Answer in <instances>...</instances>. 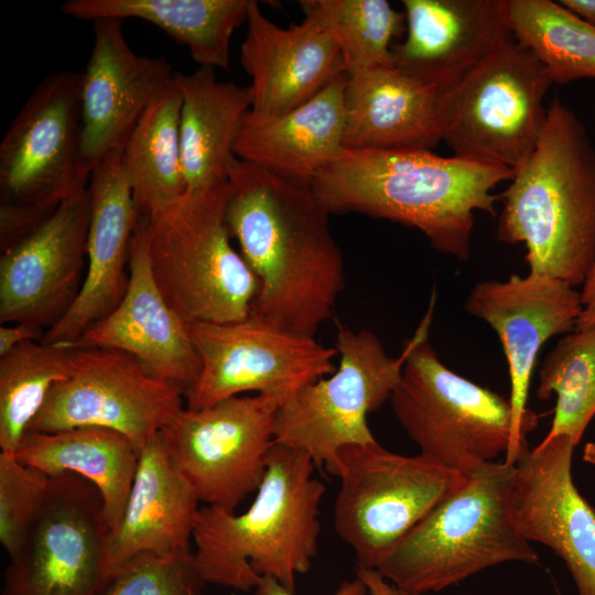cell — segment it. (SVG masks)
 Masks as SVG:
<instances>
[{"instance_id":"1","label":"cell","mask_w":595,"mask_h":595,"mask_svg":"<svg viewBox=\"0 0 595 595\" xmlns=\"http://www.w3.org/2000/svg\"><path fill=\"white\" fill-rule=\"evenodd\" d=\"M226 223L259 289L250 314L314 336L345 288L328 209L311 184L236 155L227 166Z\"/></svg>"},{"instance_id":"2","label":"cell","mask_w":595,"mask_h":595,"mask_svg":"<svg viewBox=\"0 0 595 595\" xmlns=\"http://www.w3.org/2000/svg\"><path fill=\"white\" fill-rule=\"evenodd\" d=\"M515 171L431 150L344 149L311 181L328 212L359 213L422 231L441 253L467 261L475 212L496 215L493 190Z\"/></svg>"},{"instance_id":"3","label":"cell","mask_w":595,"mask_h":595,"mask_svg":"<svg viewBox=\"0 0 595 595\" xmlns=\"http://www.w3.org/2000/svg\"><path fill=\"white\" fill-rule=\"evenodd\" d=\"M306 454L274 442L264 477L242 513L207 506L193 532L195 567L204 581L241 592L272 576L290 592L317 554L325 485Z\"/></svg>"},{"instance_id":"4","label":"cell","mask_w":595,"mask_h":595,"mask_svg":"<svg viewBox=\"0 0 595 595\" xmlns=\"http://www.w3.org/2000/svg\"><path fill=\"white\" fill-rule=\"evenodd\" d=\"M500 195L497 236L524 244L530 272L580 285L595 264V148L554 98L537 147Z\"/></svg>"},{"instance_id":"5","label":"cell","mask_w":595,"mask_h":595,"mask_svg":"<svg viewBox=\"0 0 595 595\" xmlns=\"http://www.w3.org/2000/svg\"><path fill=\"white\" fill-rule=\"evenodd\" d=\"M515 465L488 462L439 504L376 569L414 595L440 592L506 562L538 564L539 555L510 511Z\"/></svg>"},{"instance_id":"6","label":"cell","mask_w":595,"mask_h":595,"mask_svg":"<svg viewBox=\"0 0 595 595\" xmlns=\"http://www.w3.org/2000/svg\"><path fill=\"white\" fill-rule=\"evenodd\" d=\"M227 178L153 209L144 218L151 272L186 324L247 318L259 282L231 245Z\"/></svg>"},{"instance_id":"7","label":"cell","mask_w":595,"mask_h":595,"mask_svg":"<svg viewBox=\"0 0 595 595\" xmlns=\"http://www.w3.org/2000/svg\"><path fill=\"white\" fill-rule=\"evenodd\" d=\"M82 73L45 77L0 144L1 251L29 235L68 196L88 186L82 156Z\"/></svg>"},{"instance_id":"8","label":"cell","mask_w":595,"mask_h":595,"mask_svg":"<svg viewBox=\"0 0 595 595\" xmlns=\"http://www.w3.org/2000/svg\"><path fill=\"white\" fill-rule=\"evenodd\" d=\"M435 291L410 337L411 348L390 396L398 422L420 454L467 474L495 462L513 439L509 399L447 368L429 342Z\"/></svg>"},{"instance_id":"9","label":"cell","mask_w":595,"mask_h":595,"mask_svg":"<svg viewBox=\"0 0 595 595\" xmlns=\"http://www.w3.org/2000/svg\"><path fill=\"white\" fill-rule=\"evenodd\" d=\"M545 67L515 37L439 90L441 141L454 155L520 169L547 121Z\"/></svg>"},{"instance_id":"10","label":"cell","mask_w":595,"mask_h":595,"mask_svg":"<svg viewBox=\"0 0 595 595\" xmlns=\"http://www.w3.org/2000/svg\"><path fill=\"white\" fill-rule=\"evenodd\" d=\"M334 476L340 480L335 531L353 549L357 567L374 570L466 482V474L421 454L390 452L377 441L340 448Z\"/></svg>"},{"instance_id":"11","label":"cell","mask_w":595,"mask_h":595,"mask_svg":"<svg viewBox=\"0 0 595 595\" xmlns=\"http://www.w3.org/2000/svg\"><path fill=\"white\" fill-rule=\"evenodd\" d=\"M335 348L338 367L289 397L277 411L273 429L275 443L306 454L332 476L340 448L376 441L367 418L390 399L411 339L391 357L370 331L338 323Z\"/></svg>"},{"instance_id":"12","label":"cell","mask_w":595,"mask_h":595,"mask_svg":"<svg viewBox=\"0 0 595 595\" xmlns=\"http://www.w3.org/2000/svg\"><path fill=\"white\" fill-rule=\"evenodd\" d=\"M274 394H242L204 409L184 407L161 431L170 457L199 501L235 511L259 488L274 444Z\"/></svg>"},{"instance_id":"13","label":"cell","mask_w":595,"mask_h":595,"mask_svg":"<svg viewBox=\"0 0 595 595\" xmlns=\"http://www.w3.org/2000/svg\"><path fill=\"white\" fill-rule=\"evenodd\" d=\"M201 360L186 408L204 409L248 392L288 399L335 370L336 348L253 315L229 323L188 324Z\"/></svg>"},{"instance_id":"14","label":"cell","mask_w":595,"mask_h":595,"mask_svg":"<svg viewBox=\"0 0 595 595\" xmlns=\"http://www.w3.org/2000/svg\"><path fill=\"white\" fill-rule=\"evenodd\" d=\"M109 527L97 488L66 473L50 486L26 538L10 558L1 595H104Z\"/></svg>"},{"instance_id":"15","label":"cell","mask_w":595,"mask_h":595,"mask_svg":"<svg viewBox=\"0 0 595 595\" xmlns=\"http://www.w3.org/2000/svg\"><path fill=\"white\" fill-rule=\"evenodd\" d=\"M184 391L156 379L130 355L74 346L66 379L51 389L28 431L109 429L140 448L184 408Z\"/></svg>"},{"instance_id":"16","label":"cell","mask_w":595,"mask_h":595,"mask_svg":"<svg viewBox=\"0 0 595 595\" xmlns=\"http://www.w3.org/2000/svg\"><path fill=\"white\" fill-rule=\"evenodd\" d=\"M464 307L495 329L506 355L513 439L504 462L515 465L529 447L527 434L540 420L527 405L538 354L550 338L575 328L582 310L580 292L565 281L529 272L526 277L512 274L506 281L477 283Z\"/></svg>"},{"instance_id":"17","label":"cell","mask_w":595,"mask_h":595,"mask_svg":"<svg viewBox=\"0 0 595 595\" xmlns=\"http://www.w3.org/2000/svg\"><path fill=\"white\" fill-rule=\"evenodd\" d=\"M89 223L87 186L2 250L1 324L24 323L47 331L67 312L85 278Z\"/></svg>"},{"instance_id":"18","label":"cell","mask_w":595,"mask_h":595,"mask_svg":"<svg viewBox=\"0 0 595 595\" xmlns=\"http://www.w3.org/2000/svg\"><path fill=\"white\" fill-rule=\"evenodd\" d=\"M574 447L565 435L528 447L515 464L510 511L527 541L563 560L578 595H595V509L573 482Z\"/></svg>"},{"instance_id":"19","label":"cell","mask_w":595,"mask_h":595,"mask_svg":"<svg viewBox=\"0 0 595 595\" xmlns=\"http://www.w3.org/2000/svg\"><path fill=\"white\" fill-rule=\"evenodd\" d=\"M94 44L80 80L82 156L93 167L121 149L148 108L174 83L164 57L136 54L122 20L93 21Z\"/></svg>"},{"instance_id":"20","label":"cell","mask_w":595,"mask_h":595,"mask_svg":"<svg viewBox=\"0 0 595 595\" xmlns=\"http://www.w3.org/2000/svg\"><path fill=\"white\" fill-rule=\"evenodd\" d=\"M116 349L133 357L152 377L185 392L197 380L201 360L186 324L160 292L140 216L130 248L129 284L120 303L74 344Z\"/></svg>"},{"instance_id":"21","label":"cell","mask_w":595,"mask_h":595,"mask_svg":"<svg viewBox=\"0 0 595 595\" xmlns=\"http://www.w3.org/2000/svg\"><path fill=\"white\" fill-rule=\"evenodd\" d=\"M87 266L80 291L41 342L74 345L122 300L129 284L131 241L140 218L121 166V149L91 170Z\"/></svg>"},{"instance_id":"22","label":"cell","mask_w":595,"mask_h":595,"mask_svg":"<svg viewBox=\"0 0 595 595\" xmlns=\"http://www.w3.org/2000/svg\"><path fill=\"white\" fill-rule=\"evenodd\" d=\"M240 63L251 78L248 115L257 120L288 113L347 75L338 46L324 31L306 19L282 29L255 0L240 46Z\"/></svg>"},{"instance_id":"23","label":"cell","mask_w":595,"mask_h":595,"mask_svg":"<svg viewBox=\"0 0 595 595\" xmlns=\"http://www.w3.org/2000/svg\"><path fill=\"white\" fill-rule=\"evenodd\" d=\"M407 35L393 66L442 90L513 39L508 0H403Z\"/></svg>"},{"instance_id":"24","label":"cell","mask_w":595,"mask_h":595,"mask_svg":"<svg viewBox=\"0 0 595 595\" xmlns=\"http://www.w3.org/2000/svg\"><path fill=\"white\" fill-rule=\"evenodd\" d=\"M198 502L174 466L160 432L140 448L123 515L108 534L106 571L111 581L137 556L192 552Z\"/></svg>"},{"instance_id":"25","label":"cell","mask_w":595,"mask_h":595,"mask_svg":"<svg viewBox=\"0 0 595 595\" xmlns=\"http://www.w3.org/2000/svg\"><path fill=\"white\" fill-rule=\"evenodd\" d=\"M437 98V88L394 66L348 76L344 149L431 150L441 142Z\"/></svg>"},{"instance_id":"26","label":"cell","mask_w":595,"mask_h":595,"mask_svg":"<svg viewBox=\"0 0 595 595\" xmlns=\"http://www.w3.org/2000/svg\"><path fill=\"white\" fill-rule=\"evenodd\" d=\"M347 78L348 75L338 78L280 117L257 120L247 115L234 154L284 177L311 184L344 150Z\"/></svg>"},{"instance_id":"27","label":"cell","mask_w":595,"mask_h":595,"mask_svg":"<svg viewBox=\"0 0 595 595\" xmlns=\"http://www.w3.org/2000/svg\"><path fill=\"white\" fill-rule=\"evenodd\" d=\"M13 455L50 477L71 473L91 483L112 531L123 515L140 451L119 432L79 426L56 432L28 431Z\"/></svg>"},{"instance_id":"28","label":"cell","mask_w":595,"mask_h":595,"mask_svg":"<svg viewBox=\"0 0 595 595\" xmlns=\"http://www.w3.org/2000/svg\"><path fill=\"white\" fill-rule=\"evenodd\" d=\"M182 98L180 140L186 191L225 180L234 145L251 108L250 88L218 80L215 68L175 73Z\"/></svg>"},{"instance_id":"29","label":"cell","mask_w":595,"mask_h":595,"mask_svg":"<svg viewBox=\"0 0 595 595\" xmlns=\"http://www.w3.org/2000/svg\"><path fill=\"white\" fill-rule=\"evenodd\" d=\"M252 0H66L61 11L74 19L128 18L150 22L186 46L201 66L229 68L237 28L247 23Z\"/></svg>"},{"instance_id":"30","label":"cell","mask_w":595,"mask_h":595,"mask_svg":"<svg viewBox=\"0 0 595 595\" xmlns=\"http://www.w3.org/2000/svg\"><path fill=\"white\" fill-rule=\"evenodd\" d=\"M182 98L173 85L143 113L121 148V166L140 216L186 192L180 120Z\"/></svg>"},{"instance_id":"31","label":"cell","mask_w":595,"mask_h":595,"mask_svg":"<svg viewBox=\"0 0 595 595\" xmlns=\"http://www.w3.org/2000/svg\"><path fill=\"white\" fill-rule=\"evenodd\" d=\"M515 39L545 67L552 84L595 78V25L560 1L508 0Z\"/></svg>"},{"instance_id":"32","label":"cell","mask_w":595,"mask_h":595,"mask_svg":"<svg viewBox=\"0 0 595 595\" xmlns=\"http://www.w3.org/2000/svg\"><path fill=\"white\" fill-rule=\"evenodd\" d=\"M73 345L28 340L0 357V448L13 454L51 389L67 378Z\"/></svg>"},{"instance_id":"33","label":"cell","mask_w":595,"mask_h":595,"mask_svg":"<svg viewBox=\"0 0 595 595\" xmlns=\"http://www.w3.org/2000/svg\"><path fill=\"white\" fill-rule=\"evenodd\" d=\"M304 19L338 46L347 75L393 66L391 41L407 31L404 12L386 0H301Z\"/></svg>"},{"instance_id":"34","label":"cell","mask_w":595,"mask_h":595,"mask_svg":"<svg viewBox=\"0 0 595 595\" xmlns=\"http://www.w3.org/2000/svg\"><path fill=\"white\" fill-rule=\"evenodd\" d=\"M556 396L547 439L570 437L575 445L595 415V327L573 329L547 355L539 371L537 396Z\"/></svg>"},{"instance_id":"35","label":"cell","mask_w":595,"mask_h":595,"mask_svg":"<svg viewBox=\"0 0 595 595\" xmlns=\"http://www.w3.org/2000/svg\"><path fill=\"white\" fill-rule=\"evenodd\" d=\"M51 477L0 452V541L9 558L23 544L46 496Z\"/></svg>"},{"instance_id":"36","label":"cell","mask_w":595,"mask_h":595,"mask_svg":"<svg viewBox=\"0 0 595 595\" xmlns=\"http://www.w3.org/2000/svg\"><path fill=\"white\" fill-rule=\"evenodd\" d=\"M203 585L193 551L167 556L143 554L116 575L104 595H201Z\"/></svg>"},{"instance_id":"37","label":"cell","mask_w":595,"mask_h":595,"mask_svg":"<svg viewBox=\"0 0 595 595\" xmlns=\"http://www.w3.org/2000/svg\"><path fill=\"white\" fill-rule=\"evenodd\" d=\"M367 587L364 582L356 576L354 580L344 581L334 595H366ZM253 595H294L272 576H262L255 587Z\"/></svg>"},{"instance_id":"38","label":"cell","mask_w":595,"mask_h":595,"mask_svg":"<svg viewBox=\"0 0 595 595\" xmlns=\"http://www.w3.org/2000/svg\"><path fill=\"white\" fill-rule=\"evenodd\" d=\"M44 331L24 323H8L0 326V357L20 344L43 337Z\"/></svg>"},{"instance_id":"39","label":"cell","mask_w":595,"mask_h":595,"mask_svg":"<svg viewBox=\"0 0 595 595\" xmlns=\"http://www.w3.org/2000/svg\"><path fill=\"white\" fill-rule=\"evenodd\" d=\"M580 292L582 310L574 329L595 327V264L587 273Z\"/></svg>"},{"instance_id":"40","label":"cell","mask_w":595,"mask_h":595,"mask_svg":"<svg viewBox=\"0 0 595 595\" xmlns=\"http://www.w3.org/2000/svg\"><path fill=\"white\" fill-rule=\"evenodd\" d=\"M356 576L364 582L370 595H414L397 587L374 569L357 567Z\"/></svg>"},{"instance_id":"41","label":"cell","mask_w":595,"mask_h":595,"mask_svg":"<svg viewBox=\"0 0 595 595\" xmlns=\"http://www.w3.org/2000/svg\"><path fill=\"white\" fill-rule=\"evenodd\" d=\"M560 3L595 25V0H560Z\"/></svg>"},{"instance_id":"42","label":"cell","mask_w":595,"mask_h":595,"mask_svg":"<svg viewBox=\"0 0 595 595\" xmlns=\"http://www.w3.org/2000/svg\"><path fill=\"white\" fill-rule=\"evenodd\" d=\"M583 459L595 466V442H588L584 446Z\"/></svg>"},{"instance_id":"43","label":"cell","mask_w":595,"mask_h":595,"mask_svg":"<svg viewBox=\"0 0 595 595\" xmlns=\"http://www.w3.org/2000/svg\"><path fill=\"white\" fill-rule=\"evenodd\" d=\"M595 111V110H594Z\"/></svg>"}]
</instances>
